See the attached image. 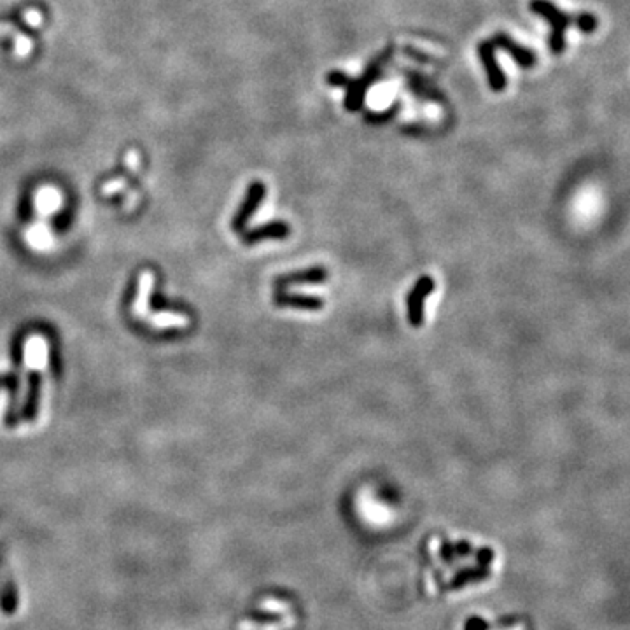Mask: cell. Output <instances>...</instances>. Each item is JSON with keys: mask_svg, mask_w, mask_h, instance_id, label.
Masks as SVG:
<instances>
[{"mask_svg": "<svg viewBox=\"0 0 630 630\" xmlns=\"http://www.w3.org/2000/svg\"><path fill=\"white\" fill-rule=\"evenodd\" d=\"M273 303L277 306H284V308H296V310H308V312H317L324 306V299L319 296L301 295V292H286L277 289L273 292Z\"/></svg>", "mask_w": 630, "mask_h": 630, "instance_id": "cell-10", "label": "cell"}, {"mask_svg": "<svg viewBox=\"0 0 630 630\" xmlns=\"http://www.w3.org/2000/svg\"><path fill=\"white\" fill-rule=\"evenodd\" d=\"M511 630H525V625H523V623H518V625L513 627Z\"/></svg>", "mask_w": 630, "mask_h": 630, "instance_id": "cell-20", "label": "cell"}, {"mask_svg": "<svg viewBox=\"0 0 630 630\" xmlns=\"http://www.w3.org/2000/svg\"><path fill=\"white\" fill-rule=\"evenodd\" d=\"M436 288V282L432 277L424 275L417 280V284L413 286L410 291L408 299H406V313H408V322L413 328H420L424 324V305L426 299L429 298L432 291Z\"/></svg>", "mask_w": 630, "mask_h": 630, "instance_id": "cell-3", "label": "cell"}, {"mask_svg": "<svg viewBox=\"0 0 630 630\" xmlns=\"http://www.w3.org/2000/svg\"><path fill=\"white\" fill-rule=\"evenodd\" d=\"M289 233H291V228L286 221H270L266 225L247 229L243 233V242L252 245V243L263 242V240H284L288 238Z\"/></svg>", "mask_w": 630, "mask_h": 630, "instance_id": "cell-12", "label": "cell"}, {"mask_svg": "<svg viewBox=\"0 0 630 630\" xmlns=\"http://www.w3.org/2000/svg\"><path fill=\"white\" fill-rule=\"evenodd\" d=\"M534 15L541 16L543 19L552 25V33H550V49L553 53H562L566 48V37L564 33L568 30L569 25H576L578 23V16H569L566 12L560 11L557 6H553L548 0H531L529 4Z\"/></svg>", "mask_w": 630, "mask_h": 630, "instance_id": "cell-2", "label": "cell"}, {"mask_svg": "<svg viewBox=\"0 0 630 630\" xmlns=\"http://www.w3.org/2000/svg\"><path fill=\"white\" fill-rule=\"evenodd\" d=\"M63 205V196L53 186H44V188L37 189L33 195V207L37 212L39 219H46L48 221L51 216L58 214L60 209Z\"/></svg>", "mask_w": 630, "mask_h": 630, "instance_id": "cell-11", "label": "cell"}, {"mask_svg": "<svg viewBox=\"0 0 630 630\" xmlns=\"http://www.w3.org/2000/svg\"><path fill=\"white\" fill-rule=\"evenodd\" d=\"M406 81H408V88L413 95L420 96V98L431 100V102H443L441 93L436 91L431 85H428L424 78L417 72H406Z\"/></svg>", "mask_w": 630, "mask_h": 630, "instance_id": "cell-15", "label": "cell"}, {"mask_svg": "<svg viewBox=\"0 0 630 630\" xmlns=\"http://www.w3.org/2000/svg\"><path fill=\"white\" fill-rule=\"evenodd\" d=\"M125 186H126V182L119 179V181L107 182V184L103 186L102 191H103V195H114V193H118V191H121V189H125Z\"/></svg>", "mask_w": 630, "mask_h": 630, "instance_id": "cell-19", "label": "cell"}, {"mask_svg": "<svg viewBox=\"0 0 630 630\" xmlns=\"http://www.w3.org/2000/svg\"><path fill=\"white\" fill-rule=\"evenodd\" d=\"M23 362L32 373H44L49 365V345L42 335H32L23 345Z\"/></svg>", "mask_w": 630, "mask_h": 630, "instance_id": "cell-5", "label": "cell"}, {"mask_svg": "<svg viewBox=\"0 0 630 630\" xmlns=\"http://www.w3.org/2000/svg\"><path fill=\"white\" fill-rule=\"evenodd\" d=\"M148 324L156 329H184L189 326V319L182 312H172V310H161V312L149 313L146 317Z\"/></svg>", "mask_w": 630, "mask_h": 630, "instance_id": "cell-14", "label": "cell"}, {"mask_svg": "<svg viewBox=\"0 0 630 630\" xmlns=\"http://www.w3.org/2000/svg\"><path fill=\"white\" fill-rule=\"evenodd\" d=\"M478 56L483 63V69H485L490 89H492V91H502V89L506 88V76L502 74L501 67H499L498 60H496L494 44L490 41L480 42Z\"/></svg>", "mask_w": 630, "mask_h": 630, "instance_id": "cell-7", "label": "cell"}, {"mask_svg": "<svg viewBox=\"0 0 630 630\" xmlns=\"http://www.w3.org/2000/svg\"><path fill=\"white\" fill-rule=\"evenodd\" d=\"M329 277V272L324 266H312L306 270H298V272L284 273V275L275 277L273 286L275 289L291 288V286H315L326 282Z\"/></svg>", "mask_w": 630, "mask_h": 630, "instance_id": "cell-6", "label": "cell"}, {"mask_svg": "<svg viewBox=\"0 0 630 630\" xmlns=\"http://www.w3.org/2000/svg\"><path fill=\"white\" fill-rule=\"evenodd\" d=\"M23 238H25L26 245L35 252H49L56 243L51 226L48 225L46 219H37L35 222L26 226L25 231H23Z\"/></svg>", "mask_w": 630, "mask_h": 630, "instance_id": "cell-8", "label": "cell"}, {"mask_svg": "<svg viewBox=\"0 0 630 630\" xmlns=\"http://www.w3.org/2000/svg\"><path fill=\"white\" fill-rule=\"evenodd\" d=\"M392 51L394 48H387L383 53H380L375 60L368 65V69L365 70V74L361 76L359 79H352L349 78L347 74H343L342 70H331L326 76V81H328L329 86H335V88H343L347 91L345 95V109L350 112H358L362 109V103H365V95L369 88H371L373 82L378 79L380 72H382L383 65L391 60Z\"/></svg>", "mask_w": 630, "mask_h": 630, "instance_id": "cell-1", "label": "cell"}, {"mask_svg": "<svg viewBox=\"0 0 630 630\" xmlns=\"http://www.w3.org/2000/svg\"><path fill=\"white\" fill-rule=\"evenodd\" d=\"M266 198V184L263 181L251 182V186L247 188V195L243 198L242 205L236 210L235 218H233V229L235 231H243L245 226L249 225L254 214L258 212L259 205L263 203V200Z\"/></svg>", "mask_w": 630, "mask_h": 630, "instance_id": "cell-4", "label": "cell"}, {"mask_svg": "<svg viewBox=\"0 0 630 630\" xmlns=\"http://www.w3.org/2000/svg\"><path fill=\"white\" fill-rule=\"evenodd\" d=\"M156 286V275L151 270H144L137 280V295L132 303V313L137 319H146L149 315V299Z\"/></svg>", "mask_w": 630, "mask_h": 630, "instance_id": "cell-9", "label": "cell"}, {"mask_svg": "<svg viewBox=\"0 0 630 630\" xmlns=\"http://www.w3.org/2000/svg\"><path fill=\"white\" fill-rule=\"evenodd\" d=\"M576 26H578L581 32L590 33L597 28V19L593 18L592 15H588V12H583V15L578 16V23H576Z\"/></svg>", "mask_w": 630, "mask_h": 630, "instance_id": "cell-18", "label": "cell"}, {"mask_svg": "<svg viewBox=\"0 0 630 630\" xmlns=\"http://www.w3.org/2000/svg\"><path fill=\"white\" fill-rule=\"evenodd\" d=\"M398 109H399V103H394L392 107H389L387 111H383L382 114H378V112H368V114H366V121H369V123H385V121H389L391 118H394L396 111H398Z\"/></svg>", "mask_w": 630, "mask_h": 630, "instance_id": "cell-17", "label": "cell"}, {"mask_svg": "<svg viewBox=\"0 0 630 630\" xmlns=\"http://www.w3.org/2000/svg\"><path fill=\"white\" fill-rule=\"evenodd\" d=\"M490 42L494 44V48L505 49V51L508 53V55L511 56V58L515 60L520 67H525V69H527V67H532L536 63V53L531 51V49H527V48H523V46H520L518 42H515L511 37H509L508 33H502V32L496 33L494 39H490Z\"/></svg>", "mask_w": 630, "mask_h": 630, "instance_id": "cell-13", "label": "cell"}, {"mask_svg": "<svg viewBox=\"0 0 630 630\" xmlns=\"http://www.w3.org/2000/svg\"><path fill=\"white\" fill-rule=\"evenodd\" d=\"M295 623H296V618L291 615V616H288V618H286L284 622L266 623V625H258V623L243 622L242 625H240V629H242V630H284V629H289V627H292Z\"/></svg>", "mask_w": 630, "mask_h": 630, "instance_id": "cell-16", "label": "cell"}]
</instances>
